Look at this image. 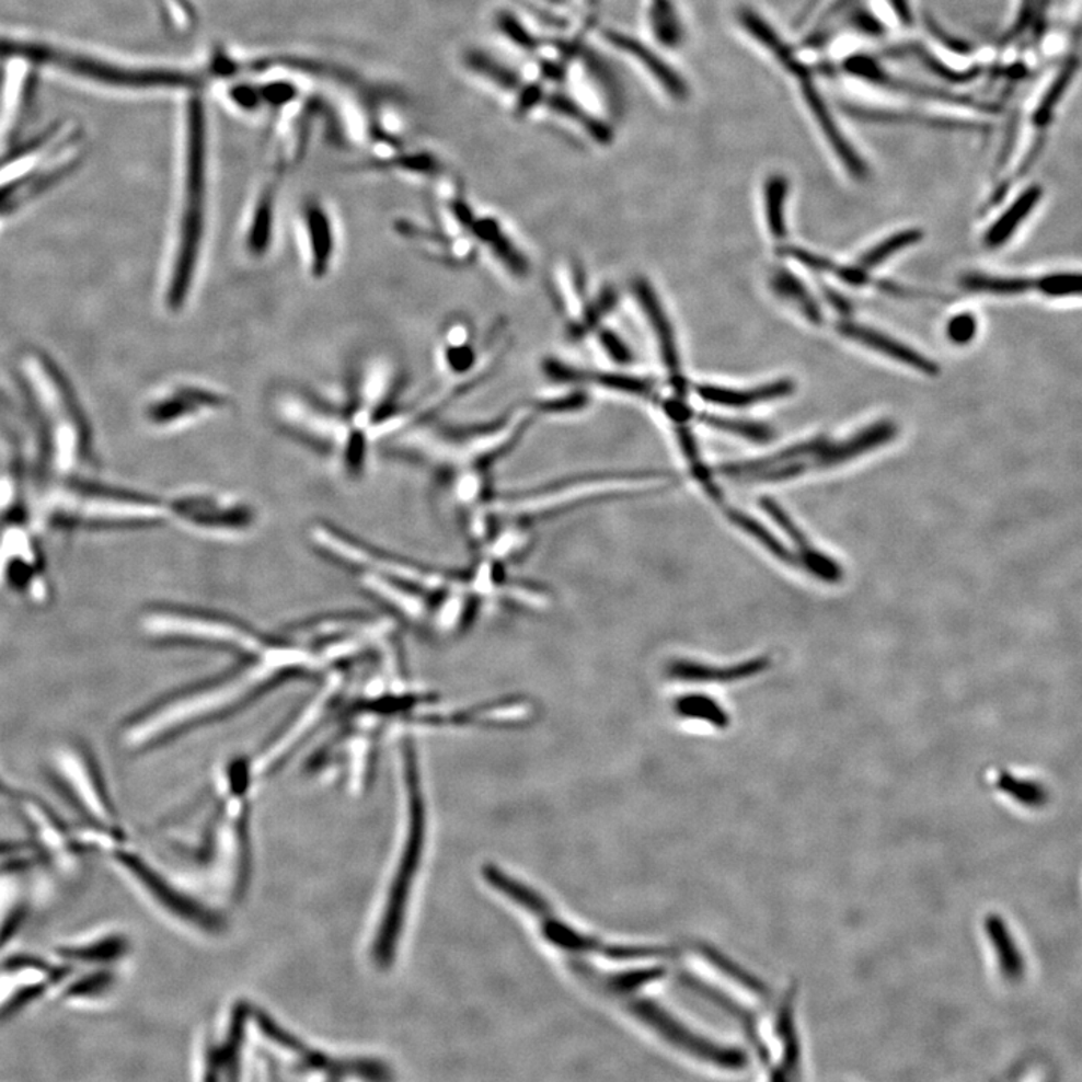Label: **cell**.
Wrapping results in <instances>:
<instances>
[{
	"mask_svg": "<svg viewBox=\"0 0 1082 1082\" xmlns=\"http://www.w3.org/2000/svg\"><path fill=\"white\" fill-rule=\"evenodd\" d=\"M307 537L319 555L349 573L391 617L430 640L467 635L482 613L494 609L491 580L475 561L456 571L418 563L325 520L310 525Z\"/></svg>",
	"mask_w": 1082,
	"mask_h": 1082,
	"instance_id": "6da1fadb",
	"label": "cell"
},
{
	"mask_svg": "<svg viewBox=\"0 0 1082 1082\" xmlns=\"http://www.w3.org/2000/svg\"><path fill=\"white\" fill-rule=\"evenodd\" d=\"M322 672L309 649L280 632L270 636L261 653L240 657L225 672L168 694L136 713L124 725L120 740L130 752L159 749L240 712L278 686Z\"/></svg>",
	"mask_w": 1082,
	"mask_h": 1082,
	"instance_id": "7a4b0ae2",
	"label": "cell"
},
{
	"mask_svg": "<svg viewBox=\"0 0 1082 1082\" xmlns=\"http://www.w3.org/2000/svg\"><path fill=\"white\" fill-rule=\"evenodd\" d=\"M671 472L613 470L576 472L531 486L496 492L495 498L468 523L475 555L510 567L530 552L541 525L600 504L664 492Z\"/></svg>",
	"mask_w": 1082,
	"mask_h": 1082,
	"instance_id": "3957f363",
	"label": "cell"
},
{
	"mask_svg": "<svg viewBox=\"0 0 1082 1082\" xmlns=\"http://www.w3.org/2000/svg\"><path fill=\"white\" fill-rule=\"evenodd\" d=\"M208 112L200 92L184 108L183 148L176 192L159 273L160 309L181 316L192 304L204 273L211 220Z\"/></svg>",
	"mask_w": 1082,
	"mask_h": 1082,
	"instance_id": "277c9868",
	"label": "cell"
},
{
	"mask_svg": "<svg viewBox=\"0 0 1082 1082\" xmlns=\"http://www.w3.org/2000/svg\"><path fill=\"white\" fill-rule=\"evenodd\" d=\"M266 407L281 435L321 456L343 480L358 482L366 475L375 444L355 429L341 391L281 382L269 391Z\"/></svg>",
	"mask_w": 1082,
	"mask_h": 1082,
	"instance_id": "5b68a950",
	"label": "cell"
},
{
	"mask_svg": "<svg viewBox=\"0 0 1082 1082\" xmlns=\"http://www.w3.org/2000/svg\"><path fill=\"white\" fill-rule=\"evenodd\" d=\"M36 516L62 530H136L169 523L164 496L76 476L48 484Z\"/></svg>",
	"mask_w": 1082,
	"mask_h": 1082,
	"instance_id": "8992f818",
	"label": "cell"
},
{
	"mask_svg": "<svg viewBox=\"0 0 1082 1082\" xmlns=\"http://www.w3.org/2000/svg\"><path fill=\"white\" fill-rule=\"evenodd\" d=\"M19 369L42 424L51 474L74 476L92 459V435L82 406L70 383L43 354L27 350L20 357Z\"/></svg>",
	"mask_w": 1082,
	"mask_h": 1082,
	"instance_id": "52a82bcc",
	"label": "cell"
},
{
	"mask_svg": "<svg viewBox=\"0 0 1082 1082\" xmlns=\"http://www.w3.org/2000/svg\"><path fill=\"white\" fill-rule=\"evenodd\" d=\"M399 758H401L402 779L406 791L407 827L402 854L399 857L398 866H395L389 894H387L385 902H383L381 919H379L373 943H371L373 963L382 970L393 964L395 948L401 942L407 900H410L419 860H422L424 834H426V814H424L422 782H419L422 774H419L417 745L410 734H403L399 740Z\"/></svg>",
	"mask_w": 1082,
	"mask_h": 1082,
	"instance_id": "ba28073f",
	"label": "cell"
},
{
	"mask_svg": "<svg viewBox=\"0 0 1082 1082\" xmlns=\"http://www.w3.org/2000/svg\"><path fill=\"white\" fill-rule=\"evenodd\" d=\"M139 628L157 644L214 649L235 659L261 653L270 640L240 618L184 605L148 607L140 613Z\"/></svg>",
	"mask_w": 1082,
	"mask_h": 1082,
	"instance_id": "9c48e42d",
	"label": "cell"
},
{
	"mask_svg": "<svg viewBox=\"0 0 1082 1082\" xmlns=\"http://www.w3.org/2000/svg\"><path fill=\"white\" fill-rule=\"evenodd\" d=\"M54 781L64 798L82 818L80 833L92 854L112 853L127 836L112 801L106 779L94 753L83 745L60 747L54 758Z\"/></svg>",
	"mask_w": 1082,
	"mask_h": 1082,
	"instance_id": "30bf717a",
	"label": "cell"
},
{
	"mask_svg": "<svg viewBox=\"0 0 1082 1082\" xmlns=\"http://www.w3.org/2000/svg\"><path fill=\"white\" fill-rule=\"evenodd\" d=\"M738 23H740L741 30L749 34V38L759 44L762 50L781 68L783 74L793 82L795 92H797L803 106L806 107L812 123L821 133L827 147L834 153L836 159L843 165L848 175L857 181H865L870 175V169H867V164L857 149L843 135L842 128L836 123L833 113H831L817 79H815L814 70L797 55L795 48L793 50L789 42L778 34L771 23L762 19L757 12L749 10V8H743L738 14Z\"/></svg>",
	"mask_w": 1082,
	"mask_h": 1082,
	"instance_id": "8fae6325",
	"label": "cell"
},
{
	"mask_svg": "<svg viewBox=\"0 0 1082 1082\" xmlns=\"http://www.w3.org/2000/svg\"><path fill=\"white\" fill-rule=\"evenodd\" d=\"M169 523L188 534L214 541H238L252 536L260 511L252 500L217 488L180 487L165 495Z\"/></svg>",
	"mask_w": 1082,
	"mask_h": 1082,
	"instance_id": "7c38bea8",
	"label": "cell"
},
{
	"mask_svg": "<svg viewBox=\"0 0 1082 1082\" xmlns=\"http://www.w3.org/2000/svg\"><path fill=\"white\" fill-rule=\"evenodd\" d=\"M235 399L216 383L197 378L169 379L151 391L141 405V417L159 435L181 434L223 417Z\"/></svg>",
	"mask_w": 1082,
	"mask_h": 1082,
	"instance_id": "4fadbf2b",
	"label": "cell"
},
{
	"mask_svg": "<svg viewBox=\"0 0 1082 1082\" xmlns=\"http://www.w3.org/2000/svg\"><path fill=\"white\" fill-rule=\"evenodd\" d=\"M350 668L353 664L337 666L322 674V684L314 690L312 697L302 702L297 712L290 714L288 722L277 729L260 755L252 759L257 778L276 774L313 734L324 728L325 722H330L345 697Z\"/></svg>",
	"mask_w": 1082,
	"mask_h": 1082,
	"instance_id": "5bb4252c",
	"label": "cell"
},
{
	"mask_svg": "<svg viewBox=\"0 0 1082 1082\" xmlns=\"http://www.w3.org/2000/svg\"><path fill=\"white\" fill-rule=\"evenodd\" d=\"M548 293L563 321L565 337L573 343L591 338L618 306L615 286L605 285L592 292L587 270L572 257L552 264L548 273Z\"/></svg>",
	"mask_w": 1082,
	"mask_h": 1082,
	"instance_id": "9a60e30c",
	"label": "cell"
},
{
	"mask_svg": "<svg viewBox=\"0 0 1082 1082\" xmlns=\"http://www.w3.org/2000/svg\"><path fill=\"white\" fill-rule=\"evenodd\" d=\"M250 1021L256 1035L261 1037L264 1049L274 1057L270 1066L285 1068L286 1071L301 1078H322V1080H353L367 1078L378 1080L385 1078L387 1069L377 1061L345 1060L330 1056L324 1051L310 1047L283 1028L277 1021L252 1006Z\"/></svg>",
	"mask_w": 1082,
	"mask_h": 1082,
	"instance_id": "2e32d148",
	"label": "cell"
},
{
	"mask_svg": "<svg viewBox=\"0 0 1082 1082\" xmlns=\"http://www.w3.org/2000/svg\"><path fill=\"white\" fill-rule=\"evenodd\" d=\"M106 857L111 859L113 866L130 879L141 894L177 922L205 934H218L223 930L225 919L220 912L185 894L183 888L175 886L139 854L124 845L113 850Z\"/></svg>",
	"mask_w": 1082,
	"mask_h": 1082,
	"instance_id": "e0dca14e",
	"label": "cell"
},
{
	"mask_svg": "<svg viewBox=\"0 0 1082 1082\" xmlns=\"http://www.w3.org/2000/svg\"><path fill=\"white\" fill-rule=\"evenodd\" d=\"M76 970L62 960H48L30 953L7 956L0 960V1020L18 1015L44 997L55 995Z\"/></svg>",
	"mask_w": 1082,
	"mask_h": 1082,
	"instance_id": "ac0fdd59",
	"label": "cell"
},
{
	"mask_svg": "<svg viewBox=\"0 0 1082 1082\" xmlns=\"http://www.w3.org/2000/svg\"><path fill=\"white\" fill-rule=\"evenodd\" d=\"M295 248L304 276L322 283L333 276L341 256L342 233L337 217L319 197L300 205L293 221Z\"/></svg>",
	"mask_w": 1082,
	"mask_h": 1082,
	"instance_id": "d6986e66",
	"label": "cell"
},
{
	"mask_svg": "<svg viewBox=\"0 0 1082 1082\" xmlns=\"http://www.w3.org/2000/svg\"><path fill=\"white\" fill-rule=\"evenodd\" d=\"M20 812L34 834L36 847L46 854L51 865L62 872H72L80 860L87 857L77 839L76 829L59 817L42 798L20 795Z\"/></svg>",
	"mask_w": 1082,
	"mask_h": 1082,
	"instance_id": "ffe728a7",
	"label": "cell"
},
{
	"mask_svg": "<svg viewBox=\"0 0 1082 1082\" xmlns=\"http://www.w3.org/2000/svg\"><path fill=\"white\" fill-rule=\"evenodd\" d=\"M286 171L274 165L273 173L250 200L240 229L241 252L252 262L266 260L277 238L278 197Z\"/></svg>",
	"mask_w": 1082,
	"mask_h": 1082,
	"instance_id": "44dd1931",
	"label": "cell"
},
{
	"mask_svg": "<svg viewBox=\"0 0 1082 1082\" xmlns=\"http://www.w3.org/2000/svg\"><path fill=\"white\" fill-rule=\"evenodd\" d=\"M394 232L402 240L434 262L453 268H467L479 257V248L471 237H453L435 225H423L412 218H395Z\"/></svg>",
	"mask_w": 1082,
	"mask_h": 1082,
	"instance_id": "7402d4cb",
	"label": "cell"
},
{
	"mask_svg": "<svg viewBox=\"0 0 1082 1082\" xmlns=\"http://www.w3.org/2000/svg\"><path fill=\"white\" fill-rule=\"evenodd\" d=\"M600 35L609 46L615 48L618 54L640 66L645 74L652 76L653 82L664 91L668 99L677 101V103H682L689 99L688 82L678 74L676 68L669 66L661 58L660 54L649 47V44L617 30H603V32L600 31Z\"/></svg>",
	"mask_w": 1082,
	"mask_h": 1082,
	"instance_id": "603a6c76",
	"label": "cell"
},
{
	"mask_svg": "<svg viewBox=\"0 0 1082 1082\" xmlns=\"http://www.w3.org/2000/svg\"><path fill=\"white\" fill-rule=\"evenodd\" d=\"M470 237L476 248L491 254L492 260L515 280H525L531 274V261L508 233L503 221L488 214H476L470 228Z\"/></svg>",
	"mask_w": 1082,
	"mask_h": 1082,
	"instance_id": "cb8c5ba5",
	"label": "cell"
},
{
	"mask_svg": "<svg viewBox=\"0 0 1082 1082\" xmlns=\"http://www.w3.org/2000/svg\"><path fill=\"white\" fill-rule=\"evenodd\" d=\"M130 944L120 932H100L60 943L55 947V958L72 967H113L125 958Z\"/></svg>",
	"mask_w": 1082,
	"mask_h": 1082,
	"instance_id": "d4e9b609",
	"label": "cell"
},
{
	"mask_svg": "<svg viewBox=\"0 0 1082 1082\" xmlns=\"http://www.w3.org/2000/svg\"><path fill=\"white\" fill-rule=\"evenodd\" d=\"M838 331L850 338V341L857 342L860 345L870 347V349L875 350V353L884 355V357L895 359L899 365L910 367L920 371L926 377H936L940 373V367L935 365L932 359L924 357V355L918 353V350L912 349V347L907 346L906 343L896 341V338L887 336V334L882 333L870 326L857 324V322L841 321L838 324Z\"/></svg>",
	"mask_w": 1082,
	"mask_h": 1082,
	"instance_id": "484cf974",
	"label": "cell"
},
{
	"mask_svg": "<svg viewBox=\"0 0 1082 1082\" xmlns=\"http://www.w3.org/2000/svg\"><path fill=\"white\" fill-rule=\"evenodd\" d=\"M898 435V427L891 422H879L872 424L859 434L850 436L845 441L831 442L824 441L821 448L814 458V468H833L843 465L850 460L857 459L859 456L870 453L877 448L894 441Z\"/></svg>",
	"mask_w": 1082,
	"mask_h": 1082,
	"instance_id": "4316f807",
	"label": "cell"
},
{
	"mask_svg": "<svg viewBox=\"0 0 1082 1082\" xmlns=\"http://www.w3.org/2000/svg\"><path fill=\"white\" fill-rule=\"evenodd\" d=\"M694 391L702 401L710 403V405L747 407L789 398L795 391V383L790 379H779V381L764 383V385L749 390L726 389V387L701 383Z\"/></svg>",
	"mask_w": 1082,
	"mask_h": 1082,
	"instance_id": "83f0119b",
	"label": "cell"
},
{
	"mask_svg": "<svg viewBox=\"0 0 1082 1082\" xmlns=\"http://www.w3.org/2000/svg\"><path fill=\"white\" fill-rule=\"evenodd\" d=\"M116 977L113 967H92L87 971L76 970L56 991V999L66 1004L95 1003L111 994Z\"/></svg>",
	"mask_w": 1082,
	"mask_h": 1082,
	"instance_id": "f1b7e54d",
	"label": "cell"
},
{
	"mask_svg": "<svg viewBox=\"0 0 1082 1082\" xmlns=\"http://www.w3.org/2000/svg\"><path fill=\"white\" fill-rule=\"evenodd\" d=\"M762 668H766V661L762 660L738 665L736 668H716L700 661L677 659L666 668V677L671 681L680 682L730 681L752 676Z\"/></svg>",
	"mask_w": 1082,
	"mask_h": 1082,
	"instance_id": "f546056e",
	"label": "cell"
},
{
	"mask_svg": "<svg viewBox=\"0 0 1082 1082\" xmlns=\"http://www.w3.org/2000/svg\"><path fill=\"white\" fill-rule=\"evenodd\" d=\"M1040 197L1041 188L1039 185H1033V187L1025 189L1023 195L1017 197V199L1009 206L1006 211L1001 214L999 220H997L995 223L989 228L987 235H985V245H987L988 249L1003 248V245L1006 244L1013 235H1015L1017 228H1020L1021 223H1024L1025 218H1027L1029 214H1032L1033 209L1036 208L1037 204H1039Z\"/></svg>",
	"mask_w": 1082,
	"mask_h": 1082,
	"instance_id": "4dcf8cb0",
	"label": "cell"
},
{
	"mask_svg": "<svg viewBox=\"0 0 1082 1082\" xmlns=\"http://www.w3.org/2000/svg\"><path fill=\"white\" fill-rule=\"evenodd\" d=\"M645 15L653 38L660 46H680L684 39V26L674 0H645Z\"/></svg>",
	"mask_w": 1082,
	"mask_h": 1082,
	"instance_id": "1f68e13d",
	"label": "cell"
},
{
	"mask_svg": "<svg viewBox=\"0 0 1082 1082\" xmlns=\"http://www.w3.org/2000/svg\"><path fill=\"white\" fill-rule=\"evenodd\" d=\"M789 177L774 173L764 184V211L767 228L774 240L786 238V200H789Z\"/></svg>",
	"mask_w": 1082,
	"mask_h": 1082,
	"instance_id": "d6a6232c",
	"label": "cell"
},
{
	"mask_svg": "<svg viewBox=\"0 0 1082 1082\" xmlns=\"http://www.w3.org/2000/svg\"><path fill=\"white\" fill-rule=\"evenodd\" d=\"M671 706L674 713L681 721L704 722V724L718 726V728L728 725V716H726L724 709L706 694H678Z\"/></svg>",
	"mask_w": 1082,
	"mask_h": 1082,
	"instance_id": "836d02e7",
	"label": "cell"
},
{
	"mask_svg": "<svg viewBox=\"0 0 1082 1082\" xmlns=\"http://www.w3.org/2000/svg\"><path fill=\"white\" fill-rule=\"evenodd\" d=\"M771 286H773V290L779 297L797 307L807 321H810L812 324H821V309H819V306L815 302L814 297L806 289V286L793 273L785 269L776 270L773 274V278H771Z\"/></svg>",
	"mask_w": 1082,
	"mask_h": 1082,
	"instance_id": "e575fe53",
	"label": "cell"
},
{
	"mask_svg": "<svg viewBox=\"0 0 1082 1082\" xmlns=\"http://www.w3.org/2000/svg\"><path fill=\"white\" fill-rule=\"evenodd\" d=\"M589 395L583 387H571L556 394L541 395L532 399L528 405L532 407L539 417H559V415L577 414L589 406Z\"/></svg>",
	"mask_w": 1082,
	"mask_h": 1082,
	"instance_id": "d590c367",
	"label": "cell"
},
{
	"mask_svg": "<svg viewBox=\"0 0 1082 1082\" xmlns=\"http://www.w3.org/2000/svg\"><path fill=\"white\" fill-rule=\"evenodd\" d=\"M987 930L989 936H991V942L994 944L997 955L1000 959V968L1003 976L1009 980L1021 979L1024 975V959L1021 958L1020 952L1015 942L1012 940V935L1009 934L1006 924L1000 918L988 919Z\"/></svg>",
	"mask_w": 1082,
	"mask_h": 1082,
	"instance_id": "8d00e7d4",
	"label": "cell"
},
{
	"mask_svg": "<svg viewBox=\"0 0 1082 1082\" xmlns=\"http://www.w3.org/2000/svg\"><path fill=\"white\" fill-rule=\"evenodd\" d=\"M923 240V232L919 229H908L902 230V232H896L895 235L886 238L879 244L874 245L871 250H867L862 257H860L857 265L860 268L871 273L872 269L877 268V266L884 264V262L894 257L896 253L902 252L911 245L919 244Z\"/></svg>",
	"mask_w": 1082,
	"mask_h": 1082,
	"instance_id": "74e56055",
	"label": "cell"
},
{
	"mask_svg": "<svg viewBox=\"0 0 1082 1082\" xmlns=\"http://www.w3.org/2000/svg\"><path fill=\"white\" fill-rule=\"evenodd\" d=\"M592 336H595L600 354L618 369L628 370L636 365V353L628 338L618 333L615 329L607 325V322Z\"/></svg>",
	"mask_w": 1082,
	"mask_h": 1082,
	"instance_id": "f35d334b",
	"label": "cell"
},
{
	"mask_svg": "<svg viewBox=\"0 0 1082 1082\" xmlns=\"http://www.w3.org/2000/svg\"><path fill=\"white\" fill-rule=\"evenodd\" d=\"M960 283L970 292L1001 295V297L1032 292V278L968 274Z\"/></svg>",
	"mask_w": 1082,
	"mask_h": 1082,
	"instance_id": "ab89813d",
	"label": "cell"
},
{
	"mask_svg": "<svg viewBox=\"0 0 1082 1082\" xmlns=\"http://www.w3.org/2000/svg\"><path fill=\"white\" fill-rule=\"evenodd\" d=\"M698 422L712 426L714 429L724 430L726 434L737 435L747 441L767 442L773 439V430L761 423L745 422V419L721 417V415L697 414Z\"/></svg>",
	"mask_w": 1082,
	"mask_h": 1082,
	"instance_id": "60d3db41",
	"label": "cell"
},
{
	"mask_svg": "<svg viewBox=\"0 0 1082 1082\" xmlns=\"http://www.w3.org/2000/svg\"><path fill=\"white\" fill-rule=\"evenodd\" d=\"M1032 292L1051 298L1082 297V273H1056L1032 278Z\"/></svg>",
	"mask_w": 1082,
	"mask_h": 1082,
	"instance_id": "b9f144b4",
	"label": "cell"
},
{
	"mask_svg": "<svg viewBox=\"0 0 1082 1082\" xmlns=\"http://www.w3.org/2000/svg\"><path fill=\"white\" fill-rule=\"evenodd\" d=\"M1001 790L1006 791L1015 801L1029 807H1040L1048 801L1047 791L1041 789L1039 783L1021 781L1009 774H1003L1000 779Z\"/></svg>",
	"mask_w": 1082,
	"mask_h": 1082,
	"instance_id": "7bdbcfd3",
	"label": "cell"
},
{
	"mask_svg": "<svg viewBox=\"0 0 1082 1082\" xmlns=\"http://www.w3.org/2000/svg\"><path fill=\"white\" fill-rule=\"evenodd\" d=\"M14 451L15 446L12 436L0 417V494L15 488L14 470H12L15 459Z\"/></svg>",
	"mask_w": 1082,
	"mask_h": 1082,
	"instance_id": "ee69618b",
	"label": "cell"
},
{
	"mask_svg": "<svg viewBox=\"0 0 1082 1082\" xmlns=\"http://www.w3.org/2000/svg\"><path fill=\"white\" fill-rule=\"evenodd\" d=\"M262 100L265 107L285 108L297 101L300 96V89L286 80H274L260 84Z\"/></svg>",
	"mask_w": 1082,
	"mask_h": 1082,
	"instance_id": "f6af8a7d",
	"label": "cell"
},
{
	"mask_svg": "<svg viewBox=\"0 0 1082 1082\" xmlns=\"http://www.w3.org/2000/svg\"><path fill=\"white\" fill-rule=\"evenodd\" d=\"M228 99L242 112L256 113L265 107L260 84L237 82L229 87Z\"/></svg>",
	"mask_w": 1082,
	"mask_h": 1082,
	"instance_id": "bcb514c9",
	"label": "cell"
},
{
	"mask_svg": "<svg viewBox=\"0 0 1082 1082\" xmlns=\"http://www.w3.org/2000/svg\"><path fill=\"white\" fill-rule=\"evenodd\" d=\"M946 333L948 341L955 345H968L976 337V318L970 313L956 314L948 321Z\"/></svg>",
	"mask_w": 1082,
	"mask_h": 1082,
	"instance_id": "7dc6e473",
	"label": "cell"
},
{
	"mask_svg": "<svg viewBox=\"0 0 1082 1082\" xmlns=\"http://www.w3.org/2000/svg\"><path fill=\"white\" fill-rule=\"evenodd\" d=\"M164 2L168 3L169 10L173 11V18L183 22L184 26H195L197 12L195 5L189 0H164Z\"/></svg>",
	"mask_w": 1082,
	"mask_h": 1082,
	"instance_id": "c3c4849f",
	"label": "cell"
},
{
	"mask_svg": "<svg viewBox=\"0 0 1082 1082\" xmlns=\"http://www.w3.org/2000/svg\"><path fill=\"white\" fill-rule=\"evenodd\" d=\"M20 795L22 794L11 785L10 781L0 771V802H18Z\"/></svg>",
	"mask_w": 1082,
	"mask_h": 1082,
	"instance_id": "681fc988",
	"label": "cell"
}]
</instances>
